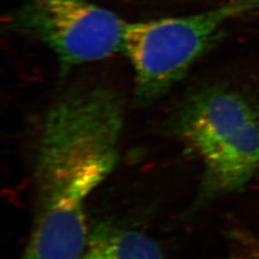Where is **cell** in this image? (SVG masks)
<instances>
[{"label": "cell", "mask_w": 259, "mask_h": 259, "mask_svg": "<svg viewBox=\"0 0 259 259\" xmlns=\"http://www.w3.org/2000/svg\"><path fill=\"white\" fill-rule=\"evenodd\" d=\"M128 24L90 0H23L6 25L50 49L62 77L79 65L123 54Z\"/></svg>", "instance_id": "3"}, {"label": "cell", "mask_w": 259, "mask_h": 259, "mask_svg": "<svg viewBox=\"0 0 259 259\" xmlns=\"http://www.w3.org/2000/svg\"><path fill=\"white\" fill-rule=\"evenodd\" d=\"M259 10V0H230L198 14L129 22L123 55L135 74L134 100L147 107L182 81L215 47L232 19Z\"/></svg>", "instance_id": "2"}, {"label": "cell", "mask_w": 259, "mask_h": 259, "mask_svg": "<svg viewBox=\"0 0 259 259\" xmlns=\"http://www.w3.org/2000/svg\"><path fill=\"white\" fill-rule=\"evenodd\" d=\"M169 133L200 159L203 173L190 212L239 190L259 168V111L229 87H198L177 104Z\"/></svg>", "instance_id": "1"}, {"label": "cell", "mask_w": 259, "mask_h": 259, "mask_svg": "<svg viewBox=\"0 0 259 259\" xmlns=\"http://www.w3.org/2000/svg\"><path fill=\"white\" fill-rule=\"evenodd\" d=\"M81 259H165L159 245L138 230L100 223L90 231Z\"/></svg>", "instance_id": "4"}]
</instances>
